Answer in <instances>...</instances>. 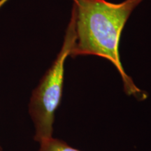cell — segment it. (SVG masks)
<instances>
[{
  "instance_id": "obj_1",
  "label": "cell",
  "mask_w": 151,
  "mask_h": 151,
  "mask_svg": "<svg viewBox=\"0 0 151 151\" xmlns=\"http://www.w3.org/2000/svg\"><path fill=\"white\" fill-rule=\"evenodd\" d=\"M76 7V41L72 58L95 55L111 62L120 73L124 90L128 95L139 100L148 97L125 71L119 52L120 37L128 18L143 0H125L113 4L106 0H72Z\"/></svg>"
},
{
  "instance_id": "obj_2",
  "label": "cell",
  "mask_w": 151,
  "mask_h": 151,
  "mask_svg": "<svg viewBox=\"0 0 151 151\" xmlns=\"http://www.w3.org/2000/svg\"><path fill=\"white\" fill-rule=\"evenodd\" d=\"M76 7L73 4L61 50L30 98L29 113L35 127L34 139L39 143L52 137L55 114L61 102L63 92L65 61L76 41Z\"/></svg>"
},
{
  "instance_id": "obj_3",
  "label": "cell",
  "mask_w": 151,
  "mask_h": 151,
  "mask_svg": "<svg viewBox=\"0 0 151 151\" xmlns=\"http://www.w3.org/2000/svg\"><path fill=\"white\" fill-rule=\"evenodd\" d=\"M38 151H82L72 148L64 141L53 137L41 141Z\"/></svg>"
},
{
  "instance_id": "obj_4",
  "label": "cell",
  "mask_w": 151,
  "mask_h": 151,
  "mask_svg": "<svg viewBox=\"0 0 151 151\" xmlns=\"http://www.w3.org/2000/svg\"><path fill=\"white\" fill-rule=\"evenodd\" d=\"M8 1H9V0H0V9H1L6 3L8 2Z\"/></svg>"
},
{
  "instance_id": "obj_5",
  "label": "cell",
  "mask_w": 151,
  "mask_h": 151,
  "mask_svg": "<svg viewBox=\"0 0 151 151\" xmlns=\"http://www.w3.org/2000/svg\"><path fill=\"white\" fill-rule=\"evenodd\" d=\"M0 151H4V150H3V149H2V148H1V145H0Z\"/></svg>"
}]
</instances>
